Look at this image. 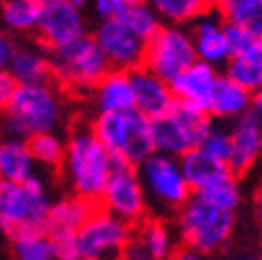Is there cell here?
Instances as JSON below:
<instances>
[{
    "mask_svg": "<svg viewBox=\"0 0 262 260\" xmlns=\"http://www.w3.org/2000/svg\"><path fill=\"white\" fill-rule=\"evenodd\" d=\"M179 165H181V171H183V175H185L191 191L202 187L219 171H223L225 167H229V165H225V162H219L216 158H212L200 146L187 150L185 154H181L179 156Z\"/></svg>",
    "mask_w": 262,
    "mask_h": 260,
    "instance_id": "cell-27",
    "label": "cell"
},
{
    "mask_svg": "<svg viewBox=\"0 0 262 260\" xmlns=\"http://www.w3.org/2000/svg\"><path fill=\"white\" fill-rule=\"evenodd\" d=\"M195 60L198 56H195L191 34L179 25L160 27L146 42L144 64L169 83Z\"/></svg>",
    "mask_w": 262,
    "mask_h": 260,
    "instance_id": "cell-9",
    "label": "cell"
},
{
    "mask_svg": "<svg viewBox=\"0 0 262 260\" xmlns=\"http://www.w3.org/2000/svg\"><path fill=\"white\" fill-rule=\"evenodd\" d=\"M134 225L119 219L104 206L90 212L85 223L77 229V250L83 260H104L123 256L127 242L134 235Z\"/></svg>",
    "mask_w": 262,
    "mask_h": 260,
    "instance_id": "cell-8",
    "label": "cell"
},
{
    "mask_svg": "<svg viewBox=\"0 0 262 260\" xmlns=\"http://www.w3.org/2000/svg\"><path fill=\"white\" fill-rule=\"evenodd\" d=\"M129 75H131V85H134L136 111H140L148 119H156V117H162L165 113H169V109L177 100L169 81L158 77L146 64L129 71Z\"/></svg>",
    "mask_w": 262,
    "mask_h": 260,
    "instance_id": "cell-13",
    "label": "cell"
},
{
    "mask_svg": "<svg viewBox=\"0 0 262 260\" xmlns=\"http://www.w3.org/2000/svg\"><path fill=\"white\" fill-rule=\"evenodd\" d=\"M13 254L19 260H52L56 258L52 235L44 231H27L13 237Z\"/></svg>",
    "mask_w": 262,
    "mask_h": 260,
    "instance_id": "cell-31",
    "label": "cell"
},
{
    "mask_svg": "<svg viewBox=\"0 0 262 260\" xmlns=\"http://www.w3.org/2000/svg\"><path fill=\"white\" fill-rule=\"evenodd\" d=\"M69 3H73V5H77V7H83L85 3H90V0H69Z\"/></svg>",
    "mask_w": 262,
    "mask_h": 260,
    "instance_id": "cell-43",
    "label": "cell"
},
{
    "mask_svg": "<svg viewBox=\"0 0 262 260\" xmlns=\"http://www.w3.org/2000/svg\"><path fill=\"white\" fill-rule=\"evenodd\" d=\"M125 5H138V3H148V0H123Z\"/></svg>",
    "mask_w": 262,
    "mask_h": 260,
    "instance_id": "cell-42",
    "label": "cell"
},
{
    "mask_svg": "<svg viewBox=\"0 0 262 260\" xmlns=\"http://www.w3.org/2000/svg\"><path fill=\"white\" fill-rule=\"evenodd\" d=\"M235 210L221 208L191 191L189 200L179 208V235L187 250L212 254L221 250L233 233Z\"/></svg>",
    "mask_w": 262,
    "mask_h": 260,
    "instance_id": "cell-4",
    "label": "cell"
},
{
    "mask_svg": "<svg viewBox=\"0 0 262 260\" xmlns=\"http://www.w3.org/2000/svg\"><path fill=\"white\" fill-rule=\"evenodd\" d=\"M250 109H252V92L227 75L219 77L210 106H208L210 115L216 119H223V121H227V119L235 121L239 115L248 113Z\"/></svg>",
    "mask_w": 262,
    "mask_h": 260,
    "instance_id": "cell-19",
    "label": "cell"
},
{
    "mask_svg": "<svg viewBox=\"0 0 262 260\" xmlns=\"http://www.w3.org/2000/svg\"><path fill=\"white\" fill-rule=\"evenodd\" d=\"M96 102L100 113H125L136 109L134 85H131L129 71L111 69L100 81L96 83Z\"/></svg>",
    "mask_w": 262,
    "mask_h": 260,
    "instance_id": "cell-18",
    "label": "cell"
},
{
    "mask_svg": "<svg viewBox=\"0 0 262 260\" xmlns=\"http://www.w3.org/2000/svg\"><path fill=\"white\" fill-rule=\"evenodd\" d=\"M62 100L58 92L46 83H19L3 109L0 134L29 140L36 134L54 132L62 121Z\"/></svg>",
    "mask_w": 262,
    "mask_h": 260,
    "instance_id": "cell-1",
    "label": "cell"
},
{
    "mask_svg": "<svg viewBox=\"0 0 262 260\" xmlns=\"http://www.w3.org/2000/svg\"><path fill=\"white\" fill-rule=\"evenodd\" d=\"M129 119H131V111L100 113V117L92 125V132L113 154H119L127 140V134H129Z\"/></svg>",
    "mask_w": 262,
    "mask_h": 260,
    "instance_id": "cell-28",
    "label": "cell"
},
{
    "mask_svg": "<svg viewBox=\"0 0 262 260\" xmlns=\"http://www.w3.org/2000/svg\"><path fill=\"white\" fill-rule=\"evenodd\" d=\"M54 242L56 258L60 260H77L79 250H77V231H48Z\"/></svg>",
    "mask_w": 262,
    "mask_h": 260,
    "instance_id": "cell-36",
    "label": "cell"
},
{
    "mask_svg": "<svg viewBox=\"0 0 262 260\" xmlns=\"http://www.w3.org/2000/svg\"><path fill=\"white\" fill-rule=\"evenodd\" d=\"M252 111L260 117V121H262V85L256 90V92H252Z\"/></svg>",
    "mask_w": 262,
    "mask_h": 260,
    "instance_id": "cell-40",
    "label": "cell"
},
{
    "mask_svg": "<svg viewBox=\"0 0 262 260\" xmlns=\"http://www.w3.org/2000/svg\"><path fill=\"white\" fill-rule=\"evenodd\" d=\"M146 200L162 210H179L191 196V187L181 171L179 158L152 152L138 165Z\"/></svg>",
    "mask_w": 262,
    "mask_h": 260,
    "instance_id": "cell-7",
    "label": "cell"
},
{
    "mask_svg": "<svg viewBox=\"0 0 262 260\" xmlns=\"http://www.w3.org/2000/svg\"><path fill=\"white\" fill-rule=\"evenodd\" d=\"M223 23H225V38H227V46H229V54L231 56L248 52L260 40L244 25H237V23H231V21H223Z\"/></svg>",
    "mask_w": 262,
    "mask_h": 260,
    "instance_id": "cell-35",
    "label": "cell"
},
{
    "mask_svg": "<svg viewBox=\"0 0 262 260\" xmlns=\"http://www.w3.org/2000/svg\"><path fill=\"white\" fill-rule=\"evenodd\" d=\"M94 208H96V202L85 200L77 196V193L73 198H62L56 204H50L46 229L48 231H77Z\"/></svg>",
    "mask_w": 262,
    "mask_h": 260,
    "instance_id": "cell-22",
    "label": "cell"
},
{
    "mask_svg": "<svg viewBox=\"0 0 262 260\" xmlns=\"http://www.w3.org/2000/svg\"><path fill=\"white\" fill-rule=\"evenodd\" d=\"M150 121L154 152L177 158L191 148H198L212 127V115L208 109L183 100H175L169 113Z\"/></svg>",
    "mask_w": 262,
    "mask_h": 260,
    "instance_id": "cell-5",
    "label": "cell"
},
{
    "mask_svg": "<svg viewBox=\"0 0 262 260\" xmlns=\"http://www.w3.org/2000/svg\"><path fill=\"white\" fill-rule=\"evenodd\" d=\"M27 146L31 150V156H34L36 162L50 169H56L62 165L64 160V150H67V144H64L58 136H54V132H46V134H36L27 140Z\"/></svg>",
    "mask_w": 262,
    "mask_h": 260,
    "instance_id": "cell-33",
    "label": "cell"
},
{
    "mask_svg": "<svg viewBox=\"0 0 262 260\" xmlns=\"http://www.w3.org/2000/svg\"><path fill=\"white\" fill-rule=\"evenodd\" d=\"M40 3H42V5H46V3H54V0H40Z\"/></svg>",
    "mask_w": 262,
    "mask_h": 260,
    "instance_id": "cell-44",
    "label": "cell"
},
{
    "mask_svg": "<svg viewBox=\"0 0 262 260\" xmlns=\"http://www.w3.org/2000/svg\"><path fill=\"white\" fill-rule=\"evenodd\" d=\"M100 206L127 221L129 225H140L146 219L148 200L138 167L115 156V167L102 191Z\"/></svg>",
    "mask_w": 262,
    "mask_h": 260,
    "instance_id": "cell-10",
    "label": "cell"
},
{
    "mask_svg": "<svg viewBox=\"0 0 262 260\" xmlns=\"http://www.w3.org/2000/svg\"><path fill=\"white\" fill-rule=\"evenodd\" d=\"M15 44L0 31V69H9V62L15 54Z\"/></svg>",
    "mask_w": 262,
    "mask_h": 260,
    "instance_id": "cell-39",
    "label": "cell"
},
{
    "mask_svg": "<svg viewBox=\"0 0 262 260\" xmlns=\"http://www.w3.org/2000/svg\"><path fill=\"white\" fill-rule=\"evenodd\" d=\"M17 79L11 75L9 69H0V111L7 106V102L11 100V96L17 90Z\"/></svg>",
    "mask_w": 262,
    "mask_h": 260,
    "instance_id": "cell-37",
    "label": "cell"
},
{
    "mask_svg": "<svg viewBox=\"0 0 262 260\" xmlns=\"http://www.w3.org/2000/svg\"><path fill=\"white\" fill-rule=\"evenodd\" d=\"M94 38L102 48L111 69L134 71L144 64L146 40H142L136 31H131L119 17L102 19Z\"/></svg>",
    "mask_w": 262,
    "mask_h": 260,
    "instance_id": "cell-11",
    "label": "cell"
},
{
    "mask_svg": "<svg viewBox=\"0 0 262 260\" xmlns=\"http://www.w3.org/2000/svg\"><path fill=\"white\" fill-rule=\"evenodd\" d=\"M254 208H256V219H258V225L262 229V183L256 191V198H254Z\"/></svg>",
    "mask_w": 262,
    "mask_h": 260,
    "instance_id": "cell-41",
    "label": "cell"
},
{
    "mask_svg": "<svg viewBox=\"0 0 262 260\" xmlns=\"http://www.w3.org/2000/svg\"><path fill=\"white\" fill-rule=\"evenodd\" d=\"M191 40L195 48V56L198 60H204L208 64H227V60L231 58L225 38V23L219 21L216 17L210 15V11L202 17L195 19Z\"/></svg>",
    "mask_w": 262,
    "mask_h": 260,
    "instance_id": "cell-17",
    "label": "cell"
},
{
    "mask_svg": "<svg viewBox=\"0 0 262 260\" xmlns=\"http://www.w3.org/2000/svg\"><path fill=\"white\" fill-rule=\"evenodd\" d=\"M9 71L17 79V83H46L52 77L48 56L34 48L15 50L9 62Z\"/></svg>",
    "mask_w": 262,
    "mask_h": 260,
    "instance_id": "cell-24",
    "label": "cell"
},
{
    "mask_svg": "<svg viewBox=\"0 0 262 260\" xmlns=\"http://www.w3.org/2000/svg\"><path fill=\"white\" fill-rule=\"evenodd\" d=\"M173 252H175V244L169 227L158 219H150L140 223L138 233H134L127 242L123 256L131 260H144V258L165 260L173 256Z\"/></svg>",
    "mask_w": 262,
    "mask_h": 260,
    "instance_id": "cell-15",
    "label": "cell"
},
{
    "mask_svg": "<svg viewBox=\"0 0 262 260\" xmlns=\"http://www.w3.org/2000/svg\"><path fill=\"white\" fill-rule=\"evenodd\" d=\"M216 81H219V73L214 69V64H208L204 60H195L171 81V88L175 92L177 100L208 109Z\"/></svg>",
    "mask_w": 262,
    "mask_h": 260,
    "instance_id": "cell-16",
    "label": "cell"
},
{
    "mask_svg": "<svg viewBox=\"0 0 262 260\" xmlns=\"http://www.w3.org/2000/svg\"><path fill=\"white\" fill-rule=\"evenodd\" d=\"M48 212V191L36 173L25 181L0 179V227L11 240L27 231H44Z\"/></svg>",
    "mask_w": 262,
    "mask_h": 260,
    "instance_id": "cell-3",
    "label": "cell"
},
{
    "mask_svg": "<svg viewBox=\"0 0 262 260\" xmlns=\"http://www.w3.org/2000/svg\"><path fill=\"white\" fill-rule=\"evenodd\" d=\"M193 193L212 202V204H216V206H221V208H229V210H235L239 206V200H242L237 173L231 167H225L223 171H219L212 179H208Z\"/></svg>",
    "mask_w": 262,
    "mask_h": 260,
    "instance_id": "cell-23",
    "label": "cell"
},
{
    "mask_svg": "<svg viewBox=\"0 0 262 260\" xmlns=\"http://www.w3.org/2000/svg\"><path fill=\"white\" fill-rule=\"evenodd\" d=\"M36 160L31 156L27 140L3 136L0 138V179L25 181L34 175Z\"/></svg>",
    "mask_w": 262,
    "mask_h": 260,
    "instance_id": "cell-20",
    "label": "cell"
},
{
    "mask_svg": "<svg viewBox=\"0 0 262 260\" xmlns=\"http://www.w3.org/2000/svg\"><path fill=\"white\" fill-rule=\"evenodd\" d=\"M231 142L233 150L229 167L237 175L250 171L262 154V121L252 109L235 119L231 127Z\"/></svg>",
    "mask_w": 262,
    "mask_h": 260,
    "instance_id": "cell-14",
    "label": "cell"
},
{
    "mask_svg": "<svg viewBox=\"0 0 262 260\" xmlns=\"http://www.w3.org/2000/svg\"><path fill=\"white\" fill-rule=\"evenodd\" d=\"M131 31L142 38V40H150L156 31L162 27L160 25V15L154 11L152 5L148 3H138V5H123V9L117 15Z\"/></svg>",
    "mask_w": 262,
    "mask_h": 260,
    "instance_id": "cell-30",
    "label": "cell"
},
{
    "mask_svg": "<svg viewBox=\"0 0 262 260\" xmlns=\"http://www.w3.org/2000/svg\"><path fill=\"white\" fill-rule=\"evenodd\" d=\"M48 60L52 77L71 90L96 88V83L111 71V64L96 38L85 34L62 46L50 48Z\"/></svg>",
    "mask_w": 262,
    "mask_h": 260,
    "instance_id": "cell-6",
    "label": "cell"
},
{
    "mask_svg": "<svg viewBox=\"0 0 262 260\" xmlns=\"http://www.w3.org/2000/svg\"><path fill=\"white\" fill-rule=\"evenodd\" d=\"M200 148H202L204 152H208L212 158H216L219 162H225V165H229V160H231V150H233L231 129L212 125V127L208 129L206 138L202 140Z\"/></svg>",
    "mask_w": 262,
    "mask_h": 260,
    "instance_id": "cell-34",
    "label": "cell"
},
{
    "mask_svg": "<svg viewBox=\"0 0 262 260\" xmlns=\"http://www.w3.org/2000/svg\"><path fill=\"white\" fill-rule=\"evenodd\" d=\"M154 152V142H152V121L142 115L140 111L131 109V119H129V134L127 140L121 148L119 156L121 160L129 162V165L138 167L142 160H146Z\"/></svg>",
    "mask_w": 262,
    "mask_h": 260,
    "instance_id": "cell-21",
    "label": "cell"
},
{
    "mask_svg": "<svg viewBox=\"0 0 262 260\" xmlns=\"http://www.w3.org/2000/svg\"><path fill=\"white\" fill-rule=\"evenodd\" d=\"M62 167L77 196L98 204L113 173L115 154L96 138L92 129H79L67 142Z\"/></svg>",
    "mask_w": 262,
    "mask_h": 260,
    "instance_id": "cell-2",
    "label": "cell"
},
{
    "mask_svg": "<svg viewBox=\"0 0 262 260\" xmlns=\"http://www.w3.org/2000/svg\"><path fill=\"white\" fill-rule=\"evenodd\" d=\"M214 9L223 21L244 25L262 40V0H214Z\"/></svg>",
    "mask_w": 262,
    "mask_h": 260,
    "instance_id": "cell-26",
    "label": "cell"
},
{
    "mask_svg": "<svg viewBox=\"0 0 262 260\" xmlns=\"http://www.w3.org/2000/svg\"><path fill=\"white\" fill-rule=\"evenodd\" d=\"M42 13L40 0H3V21L13 31L36 29Z\"/></svg>",
    "mask_w": 262,
    "mask_h": 260,
    "instance_id": "cell-32",
    "label": "cell"
},
{
    "mask_svg": "<svg viewBox=\"0 0 262 260\" xmlns=\"http://www.w3.org/2000/svg\"><path fill=\"white\" fill-rule=\"evenodd\" d=\"M92 5H94V13L100 19H111L119 15L125 3L123 0H92Z\"/></svg>",
    "mask_w": 262,
    "mask_h": 260,
    "instance_id": "cell-38",
    "label": "cell"
},
{
    "mask_svg": "<svg viewBox=\"0 0 262 260\" xmlns=\"http://www.w3.org/2000/svg\"><path fill=\"white\" fill-rule=\"evenodd\" d=\"M36 31L48 50L83 36L85 21L81 15V7L69 3V0H54V3L42 5Z\"/></svg>",
    "mask_w": 262,
    "mask_h": 260,
    "instance_id": "cell-12",
    "label": "cell"
},
{
    "mask_svg": "<svg viewBox=\"0 0 262 260\" xmlns=\"http://www.w3.org/2000/svg\"><path fill=\"white\" fill-rule=\"evenodd\" d=\"M150 3L160 19L171 23L193 21L214 7V0H150Z\"/></svg>",
    "mask_w": 262,
    "mask_h": 260,
    "instance_id": "cell-29",
    "label": "cell"
},
{
    "mask_svg": "<svg viewBox=\"0 0 262 260\" xmlns=\"http://www.w3.org/2000/svg\"><path fill=\"white\" fill-rule=\"evenodd\" d=\"M227 77H231L250 92L262 85V40H258L248 52L227 60Z\"/></svg>",
    "mask_w": 262,
    "mask_h": 260,
    "instance_id": "cell-25",
    "label": "cell"
}]
</instances>
